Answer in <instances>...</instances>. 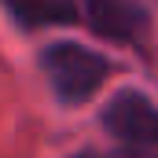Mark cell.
<instances>
[{
	"label": "cell",
	"instance_id": "cell-1",
	"mask_svg": "<svg viewBox=\"0 0 158 158\" xmlns=\"http://www.w3.org/2000/svg\"><path fill=\"white\" fill-rule=\"evenodd\" d=\"M40 70L52 85V92L63 99V103H85L92 99L103 81L110 77V63L88 48V44H77V40H55L44 48L40 55Z\"/></svg>",
	"mask_w": 158,
	"mask_h": 158
},
{
	"label": "cell",
	"instance_id": "cell-3",
	"mask_svg": "<svg viewBox=\"0 0 158 158\" xmlns=\"http://www.w3.org/2000/svg\"><path fill=\"white\" fill-rule=\"evenodd\" d=\"M88 15H92L99 33H110V37H121V40L136 37L140 22H143L140 11L125 0H88Z\"/></svg>",
	"mask_w": 158,
	"mask_h": 158
},
{
	"label": "cell",
	"instance_id": "cell-4",
	"mask_svg": "<svg viewBox=\"0 0 158 158\" xmlns=\"http://www.w3.org/2000/svg\"><path fill=\"white\" fill-rule=\"evenodd\" d=\"M11 15L22 26H55V22H74V7L66 0H7Z\"/></svg>",
	"mask_w": 158,
	"mask_h": 158
},
{
	"label": "cell",
	"instance_id": "cell-2",
	"mask_svg": "<svg viewBox=\"0 0 158 158\" xmlns=\"http://www.w3.org/2000/svg\"><path fill=\"white\" fill-rule=\"evenodd\" d=\"M103 125L129 147H158V107L136 88H125L107 103Z\"/></svg>",
	"mask_w": 158,
	"mask_h": 158
}]
</instances>
